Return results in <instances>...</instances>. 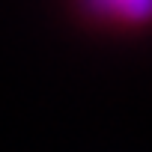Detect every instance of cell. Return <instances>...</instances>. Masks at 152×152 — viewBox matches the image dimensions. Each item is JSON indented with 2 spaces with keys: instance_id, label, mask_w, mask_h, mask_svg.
I'll use <instances>...</instances> for the list:
<instances>
[{
  "instance_id": "cell-1",
  "label": "cell",
  "mask_w": 152,
  "mask_h": 152,
  "mask_svg": "<svg viewBox=\"0 0 152 152\" xmlns=\"http://www.w3.org/2000/svg\"><path fill=\"white\" fill-rule=\"evenodd\" d=\"M81 3L102 18H116L128 24H140L152 18V0H81Z\"/></svg>"
}]
</instances>
